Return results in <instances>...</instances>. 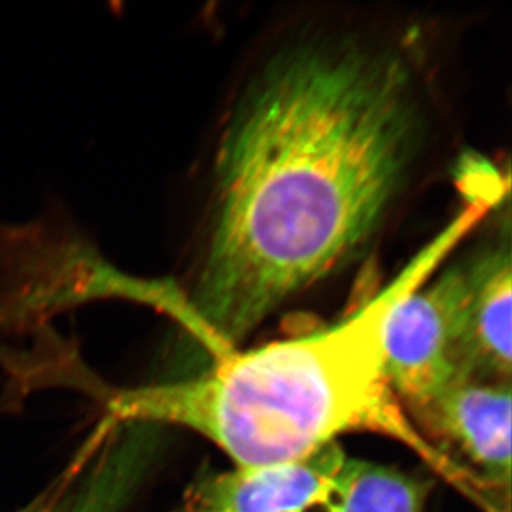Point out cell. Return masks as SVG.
I'll list each match as a JSON object with an SVG mask.
<instances>
[{
  "label": "cell",
  "instance_id": "obj_1",
  "mask_svg": "<svg viewBox=\"0 0 512 512\" xmlns=\"http://www.w3.org/2000/svg\"><path fill=\"white\" fill-rule=\"evenodd\" d=\"M409 60L362 40H309L265 64L229 116L204 254L183 291L212 355L365 248L423 138Z\"/></svg>",
  "mask_w": 512,
  "mask_h": 512
},
{
  "label": "cell",
  "instance_id": "obj_2",
  "mask_svg": "<svg viewBox=\"0 0 512 512\" xmlns=\"http://www.w3.org/2000/svg\"><path fill=\"white\" fill-rule=\"evenodd\" d=\"M426 272V262L414 266L328 329L261 348L225 350L194 376L100 389L96 396L111 420L185 427L220 447L235 467L299 460L353 431L384 434L464 491L470 474L423 439L387 377L390 315Z\"/></svg>",
  "mask_w": 512,
  "mask_h": 512
},
{
  "label": "cell",
  "instance_id": "obj_3",
  "mask_svg": "<svg viewBox=\"0 0 512 512\" xmlns=\"http://www.w3.org/2000/svg\"><path fill=\"white\" fill-rule=\"evenodd\" d=\"M151 305L178 323L187 318L170 279L124 274L60 208L20 225L0 224V330L30 328L94 299Z\"/></svg>",
  "mask_w": 512,
  "mask_h": 512
},
{
  "label": "cell",
  "instance_id": "obj_4",
  "mask_svg": "<svg viewBox=\"0 0 512 512\" xmlns=\"http://www.w3.org/2000/svg\"><path fill=\"white\" fill-rule=\"evenodd\" d=\"M429 485L328 444L259 467L204 471L171 512H423Z\"/></svg>",
  "mask_w": 512,
  "mask_h": 512
},
{
  "label": "cell",
  "instance_id": "obj_5",
  "mask_svg": "<svg viewBox=\"0 0 512 512\" xmlns=\"http://www.w3.org/2000/svg\"><path fill=\"white\" fill-rule=\"evenodd\" d=\"M470 268L448 266L394 306L387 329V377L403 410L460 382L458 348L466 318Z\"/></svg>",
  "mask_w": 512,
  "mask_h": 512
},
{
  "label": "cell",
  "instance_id": "obj_6",
  "mask_svg": "<svg viewBox=\"0 0 512 512\" xmlns=\"http://www.w3.org/2000/svg\"><path fill=\"white\" fill-rule=\"evenodd\" d=\"M511 402V383L460 380L404 413L427 443L466 458L471 474L510 497Z\"/></svg>",
  "mask_w": 512,
  "mask_h": 512
},
{
  "label": "cell",
  "instance_id": "obj_7",
  "mask_svg": "<svg viewBox=\"0 0 512 512\" xmlns=\"http://www.w3.org/2000/svg\"><path fill=\"white\" fill-rule=\"evenodd\" d=\"M92 441L64 477L19 512H126L160 456L161 427L117 423Z\"/></svg>",
  "mask_w": 512,
  "mask_h": 512
},
{
  "label": "cell",
  "instance_id": "obj_8",
  "mask_svg": "<svg viewBox=\"0 0 512 512\" xmlns=\"http://www.w3.org/2000/svg\"><path fill=\"white\" fill-rule=\"evenodd\" d=\"M470 292L458 350L464 380L511 383L510 234L468 258Z\"/></svg>",
  "mask_w": 512,
  "mask_h": 512
}]
</instances>
